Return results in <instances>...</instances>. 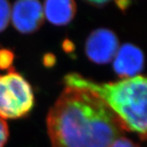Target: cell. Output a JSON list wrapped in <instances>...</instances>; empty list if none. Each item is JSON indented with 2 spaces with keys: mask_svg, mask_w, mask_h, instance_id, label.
<instances>
[{
  "mask_svg": "<svg viewBox=\"0 0 147 147\" xmlns=\"http://www.w3.org/2000/svg\"><path fill=\"white\" fill-rule=\"evenodd\" d=\"M47 127L53 147H111L124 130L97 96L72 87L50 109Z\"/></svg>",
  "mask_w": 147,
  "mask_h": 147,
  "instance_id": "cell-1",
  "label": "cell"
},
{
  "mask_svg": "<svg viewBox=\"0 0 147 147\" xmlns=\"http://www.w3.org/2000/svg\"><path fill=\"white\" fill-rule=\"evenodd\" d=\"M64 83L65 87L90 91L110 108L123 129L147 137V77L137 75L98 83L78 73H69Z\"/></svg>",
  "mask_w": 147,
  "mask_h": 147,
  "instance_id": "cell-2",
  "label": "cell"
},
{
  "mask_svg": "<svg viewBox=\"0 0 147 147\" xmlns=\"http://www.w3.org/2000/svg\"><path fill=\"white\" fill-rule=\"evenodd\" d=\"M34 96L30 84L11 69L0 75V118L15 119L27 115L34 107Z\"/></svg>",
  "mask_w": 147,
  "mask_h": 147,
  "instance_id": "cell-3",
  "label": "cell"
},
{
  "mask_svg": "<svg viewBox=\"0 0 147 147\" xmlns=\"http://www.w3.org/2000/svg\"><path fill=\"white\" fill-rule=\"evenodd\" d=\"M119 50V39L108 29L100 28L92 32L85 43V53L90 61L103 65L111 61Z\"/></svg>",
  "mask_w": 147,
  "mask_h": 147,
  "instance_id": "cell-4",
  "label": "cell"
},
{
  "mask_svg": "<svg viewBox=\"0 0 147 147\" xmlns=\"http://www.w3.org/2000/svg\"><path fill=\"white\" fill-rule=\"evenodd\" d=\"M13 26L21 34H32L42 26L44 13L41 3L35 0H21L11 9Z\"/></svg>",
  "mask_w": 147,
  "mask_h": 147,
  "instance_id": "cell-5",
  "label": "cell"
},
{
  "mask_svg": "<svg viewBox=\"0 0 147 147\" xmlns=\"http://www.w3.org/2000/svg\"><path fill=\"white\" fill-rule=\"evenodd\" d=\"M114 59V69L123 79L137 76L144 66V55L142 50L130 43L119 48Z\"/></svg>",
  "mask_w": 147,
  "mask_h": 147,
  "instance_id": "cell-6",
  "label": "cell"
},
{
  "mask_svg": "<svg viewBox=\"0 0 147 147\" xmlns=\"http://www.w3.org/2000/svg\"><path fill=\"white\" fill-rule=\"evenodd\" d=\"M44 16L50 23L57 26L69 24L76 14V3L71 0H48L42 6Z\"/></svg>",
  "mask_w": 147,
  "mask_h": 147,
  "instance_id": "cell-7",
  "label": "cell"
},
{
  "mask_svg": "<svg viewBox=\"0 0 147 147\" xmlns=\"http://www.w3.org/2000/svg\"><path fill=\"white\" fill-rule=\"evenodd\" d=\"M11 6L7 1L0 0V33L7 27L11 19Z\"/></svg>",
  "mask_w": 147,
  "mask_h": 147,
  "instance_id": "cell-8",
  "label": "cell"
},
{
  "mask_svg": "<svg viewBox=\"0 0 147 147\" xmlns=\"http://www.w3.org/2000/svg\"><path fill=\"white\" fill-rule=\"evenodd\" d=\"M14 53L7 48L0 49V69H12L14 62Z\"/></svg>",
  "mask_w": 147,
  "mask_h": 147,
  "instance_id": "cell-9",
  "label": "cell"
},
{
  "mask_svg": "<svg viewBox=\"0 0 147 147\" xmlns=\"http://www.w3.org/2000/svg\"><path fill=\"white\" fill-rule=\"evenodd\" d=\"M9 137V128L6 121L0 118V147H3Z\"/></svg>",
  "mask_w": 147,
  "mask_h": 147,
  "instance_id": "cell-10",
  "label": "cell"
},
{
  "mask_svg": "<svg viewBox=\"0 0 147 147\" xmlns=\"http://www.w3.org/2000/svg\"><path fill=\"white\" fill-rule=\"evenodd\" d=\"M111 147H139L137 144L130 141L126 137H119L117 139Z\"/></svg>",
  "mask_w": 147,
  "mask_h": 147,
  "instance_id": "cell-11",
  "label": "cell"
},
{
  "mask_svg": "<svg viewBox=\"0 0 147 147\" xmlns=\"http://www.w3.org/2000/svg\"><path fill=\"white\" fill-rule=\"evenodd\" d=\"M55 62H56V57H54L53 54L48 53V54H46L44 56V57H43V64H44L45 66H47V67L53 66Z\"/></svg>",
  "mask_w": 147,
  "mask_h": 147,
  "instance_id": "cell-12",
  "label": "cell"
},
{
  "mask_svg": "<svg viewBox=\"0 0 147 147\" xmlns=\"http://www.w3.org/2000/svg\"><path fill=\"white\" fill-rule=\"evenodd\" d=\"M88 3H89L90 5L93 6V7H100L102 6L107 4L109 2L108 1H88Z\"/></svg>",
  "mask_w": 147,
  "mask_h": 147,
  "instance_id": "cell-13",
  "label": "cell"
},
{
  "mask_svg": "<svg viewBox=\"0 0 147 147\" xmlns=\"http://www.w3.org/2000/svg\"><path fill=\"white\" fill-rule=\"evenodd\" d=\"M63 48L65 52H72L74 50V44L72 42L65 40L63 43Z\"/></svg>",
  "mask_w": 147,
  "mask_h": 147,
  "instance_id": "cell-14",
  "label": "cell"
}]
</instances>
